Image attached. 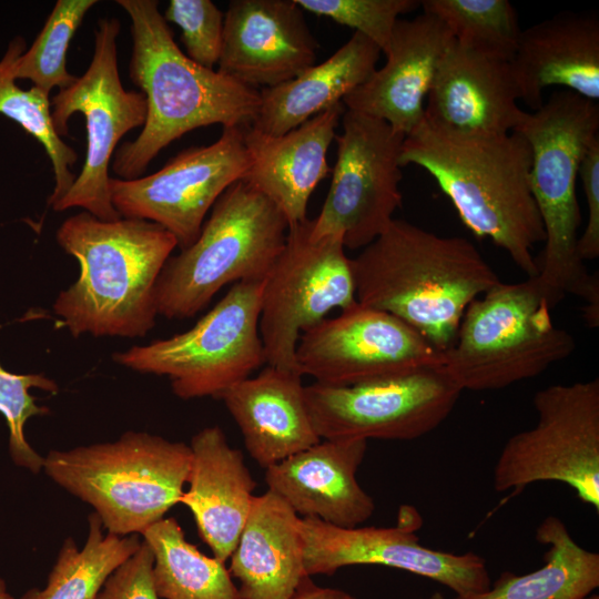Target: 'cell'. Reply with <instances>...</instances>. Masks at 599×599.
Segmentation results:
<instances>
[{
    "instance_id": "cell-1",
    "label": "cell",
    "mask_w": 599,
    "mask_h": 599,
    "mask_svg": "<svg viewBox=\"0 0 599 599\" xmlns=\"http://www.w3.org/2000/svg\"><path fill=\"white\" fill-rule=\"evenodd\" d=\"M532 155L518 132L461 134L423 122L404 139L400 167L424 169L477 237L506 251L527 275H538L534 247L545 230L530 187Z\"/></svg>"
},
{
    "instance_id": "cell-2",
    "label": "cell",
    "mask_w": 599,
    "mask_h": 599,
    "mask_svg": "<svg viewBox=\"0 0 599 599\" xmlns=\"http://www.w3.org/2000/svg\"><path fill=\"white\" fill-rule=\"evenodd\" d=\"M351 265L359 304L394 315L441 353L455 342L468 305L500 282L467 238L398 219Z\"/></svg>"
},
{
    "instance_id": "cell-3",
    "label": "cell",
    "mask_w": 599,
    "mask_h": 599,
    "mask_svg": "<svg viewBox=\"0 0 599 599\" xmlns=\"http://www.w3.org/2000/svg\"><path fill=\"white\" fill-rule=\"evenodd\" d=\"M131 20L129 75L144 94L146 119L138 138L114 153L122 180L142 176L170 143L199 128H245L260 106V90L192 61L175 43L155 0L115 1Z\"/></svg>"
},
{
    "instance_id": "cell-4",
    "label": "cell",
    "mask_w": 599,
    "mask_h": 599,
    "mask_svg": "<svg viewBox=\"0 0 599 599\" xmlns=\"http://www.w3.org/2000/svg\"><path fill=\"white\" fill-rule=\"evenodd\" d=\"M55 238L80 266L53 303L71 335L144 337L159 315L155 285L175 237L150 221H102L83 211L63 221Z\"/></svg>"
},
{
    "instance_id": "cell-5",
    "label": "cell",
    "mask_w": 599,
    "mask_h": 599,
    "mask_svg": "<svg viewBox=\"0 0 599 599\" xmlns=\"http://www.w3.org/2000/svg\"><path fill=\"white\" fill-rule=\"evenodd\" d=\"M529 143L530 187L545 230L537 278L552 308L566 296L585 302L583 318L599 325V280L578 253L581 211L576 194L580 162L599 138V104L568 90L555 91L512 131Z\"/></svg>"
},
{
    "instance_id": "cell-6",
    "label": "cell",
    "mask_w": 599,
    "mask_h": 599,
    "mask_svg": "<svg viewBox=\"0 0 599 599\" xmlns=\"http://www.w3.org/2000/svg\"><path fill=\"white\" fill-rule=\"evenodd\" d=\"M190 464L189 445L130 430L114 441L50 450L43 470L92 506L108 532L129 536L180 504Z\"/></svg>"
},
{
    "instance_id": "cell-7",
    "label": "cell",
    "mask_w": 599,
    "mask_h": 599,
    "mask_svg": "<svg viewBox=\"0 0 599 599\" xmlns=\"http://www.w3.org/2000/svg\"><path fill=\"white\" fill-rule=\"evenodd\" d=\"M537 276L499 282L466 308L440 368L461 390H496L534 378L576 349L555 325Z\"/></svg>"
},
{
    "instance_id": "cell-8",
    "label": "cell",
    "mask_w": 599,
    "mask_h": 599,
    "mask_svg": "<svg viewBox=\"0 0 599 599\" xmlns=\"http://www.w3.org/2000/svg\"><path fill=\"white\" fill-rule=\"evenodd\" d=\"M288 223L244 180L214 203L195 242L164 264L155 285L158 314L185 319L225 285L265 280L282 252Z\"/></svg>"
},
{
    "instance_id": "cell-9",
    "label": "cell",
    "mask_w": 599,
    "mask_h": 599,
    "mask_svg": "<svg viewBox=\"0 0 599 599\" xmlns=\"http://www.w3.org/2000/svg\"><path fill=\"white\" fill-rule=\"evenodd\" d=\"M264 280L234 283L186 332L112 355L132 370L167 376L182 399L222 394L266 364L258 331Z\"/></svg>"
},
{
    "instance_id": "cell-10",
    "label": "cell",
    "mask_w": 599,
    "mask_h": 599,
    "mask_svg": "<svg viewBox=\"0 0 599 599\" xmlns=\"http://www.w3.org/2000/svg\"><path fill=\"white\" fill-rule=\"evenodd\" d=\"M532 403L537 423L504 445L494 468L495 490L559 481L599 512V379L549 385Z\"/></svg>"
},
{
    "instance_id": "cell-11",
    "label": "cell",
    "mask_w": 599,
    "mask_h": 599,
    "mask_svg": "<svg viewBox=\"0 0 599 599\" xmlns=\"http://www.w3.org/2000/svg\"><path fill=\"white\" fill-rule=\"evenodd\" d=\"M121 24L115 18L98 21L94 49L87 71L51 100V118L59 136L68 135L69 119H85L87 152L80 173L68 193L51 205L63 212L81 207L102 221L120 219L111 202V158L120 140L146 119V101L140 91L124 89L118 70L116 39Z\"/></svg>"
},
{
    "instance_id": "cell-12",
    "label": "cell",
    "mask_w": 599,
    "mask_h": 599,
    "mask_svg": "<svg viewBox=\"0 0 599 599\" xmlns=\"http://www.w3.org/2000/svg\"><path fill=\"white\" fill-rule=\"evenodd\" d=\"M312 220L288 226L285 245L264 280L258 322L266 364L298 372L301 334L334 308L356 303L351 258L337 236L314 238Z\"/></svg>"
},
{
    "instance_id": "cell-13",
    "label": "cell",
    "mask_w": 599,
    "mask_h": 599,
    "mask_svg": "<svg viewBox=\"0 0 599 599\" xmlns=\"http://www.w3.org/2000/svg\"><path fill=\"white\" fill-rule=\"evenodd\" d=\"M336 134L337 159L328 194L312 220L314 238L337 236L345 248H364L402 206L399 158L405 135L387 122L351 110Z\"/></svg>"
},
{
    "instance_id": "cell-14",
    "label": "cell",
    "mask_w": 599,
    "mask_h": 599,
    "mask_svg": "<svg viewBox=\"0 0 599 599\" xmlns=\"http://www.w3.org/2000/svg\"><path fill=\"white\" fill-rule=\"evenodd\" d=\"M461 388L440 368L348 386H305L307 410L321 439L412 440L437 428Z\"/></svg>"
},
{
    "instance_id": "cell-15",
    "label": "cell",
    "mask_w": 599,
    "mask_h": 599,
    "mask_svg": "<svg viewBox=\"0 0 599 599\" xmlns=\"http://www.w3.org/2000/svg\"><path fill=\"white\" fill-rule=\"evenodd\" d=\"M243 131L223 128L214 143L187 148L152 174L111 177L112 205L121 217L156 223L175 237L177 247H189L216 200L248 171Z\"/></svg>"
},
{
    "instance_id": "cell-16",
    "label": "cell",
    "mask_w": 599,
    "mask_h": 599,
    "mask_svg": "<svg viewBox=\"0 0 599 599\" xmlns=\"http://www.w3.org/2000/svg\"><path fill=\"white\" fill-rule=\"evenodd\" d=\"M441 355L399 318L357 301L305 329L295 351L300 374L329 386L440 367Z\"/></svg>"
},
{
    "instance_id": "cell-17",
    "label": "cell",
    "mask_w": 599,
    "mask_h": 599,
    "mask_svg": "<svg viewBox=\"0 0 599 599\" xmlns=\"http://www.w3.org/2000/svg\"><path fill=\"white\" fill-rule=\"evenodd\" d=\"M399 514L397 526L389 528H342L318 518L300 517L306 575H333L354 565H382L429 578L456 596L490 587L483 557L473 551L457 555L420 545L414 532L422 525L418 512L404 506Z\"/></svg>"
},
{
    "instance_id": "cell-18",
    "label": "cell",
    "mask_w": 599,
    "mask_h": 599,
    "mask_svg": "<svg viewBox=\"0 0 599 599\" xmlns=\"http://www.w3.org/2000/svg\"><path fill=\"white\" fill-rule=\"evenodd\" d=\"M317 49L295 0H232L217 71L256 90L272 88L313 67Z\"/></svg>"
},
{
    "instance_id": "cell-19",
    "label": "cell",
    "mask_w": 599,
    "mask_h": 599,
    "mask_svg": "<svg viewBox=\"0 0 599 599\" xmlns=\"http://www.w3.org/2000/svg\"><path fill=\"white\" fill-rule=\"evenodd\" d=\"M453 40L447 26L432 13L398 19L385 64L344 97V108L383 120L406 136L424 120L427 94Z\"/></svg>"
},
{
    "instance_id": "cell-20",
    "label": "cell",
    "mask_w": 599,
    "mask_h": 599,
    "mask_svg": "<svg viewBox=\"0 0 599 599\" xmlns=\"http://www.w3.org/2000/svg\"><path fill=\"white\" fill-rule=\"evenodd\" d=\"M510 63L455 39L444 53L425 102L424 121L461 134H506L527 114Z\"/></svg>"
},
{
    "instance_id": "cell-21",
    "label": "cell",
    "mask_w": 599,
    "mask_h": 599,
    "mask_svg": "<svg viewBox=\"0 0 599 599\" xmlns=\"http://www.w3.org/2000/svg\"><path fill=\"white\" fill-rule=\"evenodd\" d=\"M367 450L365 439H324L265 469L267 490L302 517L354 528L368 520L375 502L356 474Z\"/></svg>"
},
{
    "instance_id": "cell-22",
    "label": "cell",
    "mask_w": 599,
    "mask_h": 599,
    "mask_svg": "<svg viewBox=\"0 0 599 599\" xmlns=\"http://www.w3.org/2000/svg\"><path fill=\"white\" fill-rule=\"evenodd\" d=\"M344 111L336 104L278 136L244 128L250 167L243 180L276 205L288 226L307 220L312 193L331 174L327 151Z\"/></svg>"
},
{
    "instance_id": "cell-23",
    "label": "cell",
    "mask_w": 599,
    "mask_h": 599,
    "mask_svg": "<svg viewBox=\"0 0 599 599\" xmlns=\"http://www.w3.org/2000/svg\"><path fill=\"white\" fill-rule=\"evenodd\" d=\"M510 68L524 101L538 110L548 87L599 100V16L560 12L521 30Z\"/></svg>"
},
{
    "instance_id": "cell-24",
    "label": "cell",
    "mask_w": 599,
    "mask_h": 599,
    "mask_svg": "<svg viewBox=\"0 0 599 599\" xmlns=\"http://www.w3.org/2000/svg\"><path fill=\"white\" fill-rule=\"evenodd\" d=\"M189 446V488L180 504L191 510L199 536L214 557L225 562L250 515L256 481L242 451L229 445L219 426L201 429Z\"/></svg>"
},
{
    "instance_id": "cell-25",
    "label": "cell",
    "mask_w": 599,
    "mask_h": 599,
    "mask_svg": "<svg viewBox=\"0 0 599 599\" xmlns=\"http://www.w3.org/2000/svg\"><path fill=\"white\" fill-rule=\"evenodd\" d=\"M220 398L241 429L248 454L264 469L322 440L314 430L297 372L267 365Z\"/></svg>"
},
{
    "instance_id": "cell-26",
    "label": "cell",
    "mask_w": 599,
    "mask_h": 599,
    "mask_svg": "<svg viewBox=\"0 0 599 599\" xmlns=\"http://www.w3.org/2000/svg\"><path fill=\"white\" fill-rule=\"evenodd\" d=\"M230 558L242 599H291L307 576L300 516L271 490L255 496Z\"/></svg>"
},
{
    "instance_id": "cell-27",
    "label": "cell",
    "mask_w": 599,
    "mask_h": 599,
    "mask_svg": "<svg viewBox=\"0 0 599 599\" xmlns=\"http://www.w3.org/2000/svg\"><path fill=\"white\" fill-rule=\"evenodd\" d=\"M380 49L365 35L351 39L322 63L272 88L260 90V106L251 126L278 136L342 103L346 94L376 70Z\"/></svg>"
},
{
    "instance_id": "cell-28",
    "label": "cell",
    "mask_w": 599,
    "mask_h": 599,
    "mask_svg": "<svg viewBox=\"0 0 599 599\" xmlns=\"http://www.w3.org/2000/svg\"><path fill=\"white\" fill-rule=\"evenodd\" d=\"M536 539L547 546L545 565L526 573L502 572L483 592L455 599H581L599 587V555L578 545L558 517L538 526Z\"/></svg>"
},
{
    "instance_id": "cell-29",
    "label": "cell",
    "mask_w": 599,
    "mask_h": 599,
    "mask_svg": "<svg viewBox=\"0 0 599 599\" xmlns=\"http://www.w3.org/2000/svg\"><path fill=\"white\" fill-rule=\"evenodd\" d=\"M154 555L153 582L162 599H242L225 562L189 542L177 520L163 518L142 532Z\"/></svg>"
},
{
    "instance_id": "cell-30",
    "label": "cell",
    "mask_w": 599,
    "mask_h": 599,
    "mask_svg": "<svg viewBox=\"0 0 599 599\" xmlns=\"http://www.w3.org/2000/svg\"><path fill=\"white\" fill-rule=\"evenodd\" d=\"M89 534L80 549L67 538L57 557L44 588H31L19 599H97L111 573L141 546L136 534L118 536L103 534L100 517H88Z\"/></svg>"
},
{
    "instance_id": "cell-31",
    "label": "cell",
    "mask_w": 599,
    "mask_h": 599,
    "mask_svg": "<svg viewBox=\"0 0 599 599\" xmlns=\"http://www.w3.org/2000/svg\"><path fill=\"white\" fill-rule=\"evenodd\" d=\"M24 51V39L17 37L0 60V114L17 122L44 148L54 174V187L48 199L52 205L71 189L75 179L71 167L78 154L55 132L49 95L33 87L23 90L17 85L14 64Z\"/></svg>"
},
{
    "instance_id": "cell-32",
    "label": "cell",
    "mask_w": 599,
    "mask_h": 599,
    "mask_svg": "<svg viewBox=\"0 0 599 599\" xmlns=\"http://www.w3.org/2000/svg\"><path fill=\"white\" fill-rule=\"evenodd\" d=\"M420 6L440 19L461 45L499 60L512 59L521 29L508 0H425Z\"/></svg>"
},
{
    "instance_id": "cell-33",
    "label": "cell",
    "mask_w": 599,
    "mask_h": 599,
    "mask_svg": "<svg viewBox=\"0 0 599 599\" xmlns=\"http://www.w3.org/2000/svg\"><path fill=\"white\" fill-rule=\"evenodd\" d=\"M97 0H58L32 45L16 61L14 77L44 94L70 87L78 77L67 69L70 42Z\"/></svg>"
},
{
    "instance_id": "cell-34",
    "label": "cell",
    "mask_w": 599,
    "mask_h": 599,
    "mask_svg": "<svg viewBox=\"0 0 599 599\" xmlns=\"http://www.w3.org/2000/svg\"><path fill=\"white\" fill-rule=\"evenodd\" d=\"M31 388L52 394L59 390L57 383L43 374H13L0 364V414L9 428L11 459L17 466L38 474L43 469L44 457L26 439L24 425L29 418L44 416L50 409L35 404V398L29 393Z\"/></svg>"
},
{
    "instance_id": "cell-35",
    "label": "cell",
    "mask_w": 599,
    "mask_h": 599,
    "mask_svg": "<svg viewBox=\"0 0 599 599\" xmlns=\"http://www.w3.org/2000/svg\"><path fill=\"white\" fill-rule=\"evenodd\" d=\"M304 10L354 29L384 53L398 17L420 7L417 0H295Z\"/></svg>"
},
{
    "instance_id": "cell-36",
    "label": "cell",
    "mask_w": 599,
    "mask_h": 599,
    "mask_svg": "<svg viewBox=\"0 0 599 599\" xmlns=\"http://www.w3.org/2000/svg\"><path fill=\"white\" fill-rule=\"evenodd\" d=\"M181 29L186 55L213 70L219 63L224 29V13L211 0H171L162 14Z\"/></svg>"
},
{
    "instance_id": "cell-37",
    "label": "cell",
    "mask_w": 599,
    "mask_h": 599,
    "mask_svg": "<svg viewBox=\"0 0 599 599\" xmlns=\"http://www.w3.org/2000/svg\"><path fill=\"white\" fill-rule=\"evenodd\" d=\"M153 564V551L143 540L106 579L97 599H162L154 588Z\"/></svg>"
},
{
    "instance_id": "cell-38",
    "label": "cell",
    "mask_w": 599,
    "mask_h": 599,
    "mask_svg": "<svg viewBox=\"0 0 599 599\" xmlns=\"http://www.w3.org/2000/svg\"><path fill=\"white\" fill-rule=\"evenodd\" d=\"M587 202L588 219L578 238V253L582 261L599 256V138L585 152L579 173Z\"/></svg>"
},
{
    "instance_id": "cell-39",
    "label": "cell",
    "mask_w": 599,
    "mask_h": 599,
    "mask_svg": "<svg viewBox=\"0 0 599 599\" xmlns=\"http://www.w3.org/2000/svg\"><path fill=\"white\" fill-rule=\"evenodd\" d=\"M291 599H355L346 591L316 586L305 576Z\"/></svg>"
},
{
    "instance_id": "cell-40",
    "label": "cell",
    "mask_w": 599,
    "mask_h": 599,
    "mask_svg": "<svg viewBox=\"0 0 599 599\" xmlns=\"http://www.w3.org/2000/svg\"><path fill=\"white\" fill-rule=\"evenodd\" d=\"M0 599H14L8 591L7 583L3 578L0 577Z\"/></svg>"
},
{
    "instance_id": "cell-41",
    "label": "cell",
    "mask_w": 599,
    "mask_h": 599,
    "mask_svg": "<svg viewBox=\"0 0 599 599\" xmlns=\"http://www.w3.org/2000/svg\"><path fill=\"white\" fill-rule=\"evenodd\" d=\"M429 599H445V597L440 592H434Z\"/></svg>"
},
{
    "instance_id": "cell-42",
    "label": "cell",
    "mask_w": 599,
    "mask_h": 599,
    "mask_svg": "<svg viewBox=\"0 0 599 599\" xmlns=\"http://www.w3.org/2000/svg\"><path fill=\"white\" fill-rule=\"evenodd\" d=\"M581 599H599V596L595 592L589 593L588 596L581 598Z\"/></svg>"
}]
</instances>
